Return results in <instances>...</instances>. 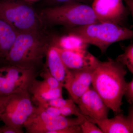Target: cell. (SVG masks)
I'll return each mask as SVG.
<instances>
[{"mask_svg": "<svg viewBox=\"0 0 133 133\" xmlns=\"http://www.w3.org/2000/svg\"><path fill=\"white\" fill-rule=\"evenodd\" d=\"M67 35L55 36L51 39V45L63 50H87L89 44L79 36L67 33Z\"/></svg>", "mask_w": 133, "mask_h": 133, "instance_id": "17", "label": "cell"}, {"mask_svg": "<svg viewBox=\"0 0 133 133\" xmlns=\"http://www.w3.org/2000/svg\"><path fill=\"white\" fill-rule=\"evenodd\" d=\"M76 104L74 103L59 108L61 115L66 117L72 115H75L77 117L84 116L78 106H77Z\"/></svg>", "mask_w": 133, "mask_h": 133, "instance_id": "20", "label": "cell"}, {"mask_svg": "<svg viewBox=\"0 0 133 133\" xmlns=\"http://www.w3.org/2000/svg\"><path fill=\"white\" fill-rule=\"evenodd\" d=\"M40 106L43 108L45 111L50 114L55 115V116H59L61 115L59 108L54 107L48 105H43Z\"/></svg>", "mask_w": 133, "mask_h": 133, "instance_id": "27", "label": "cell"}, {"mask_svg": "<svg viewBox=\"0 0 133 133\" xmlns=\"http://www.w3.org/2000/svg\"><path fill=\"white\" fill-rule=\"evenodd\" d=\"M56 48L69 70L94 68L99 61L87 50H70Z\"/></svg>", "mask_w": 133, "mask_h": 133, "instance_id": "12", "label": "cell"}, {"mask_svg": "<svg viewBox=\"0 0 133 133\" xmlns=\"http://www.w3.org/2000/svg\"><path fill=\"white\" fill-rule=\"evenodd\" d=\"M35 108L29 91L0 95V119L5 125L23 128Z\"/></svg>", "mask_w": 133, "mask_h": 133, "instance_id": "6", "label": "cell"}, {"mask_svg": "<svg viewBox=\"0 0 133 133\" xmlns=\"http://www.w3.org/2000/svg\"><path fill=\"white\" fill-rule=\"evenodd\" d=\"M92 1L93 0H50V1L56 5L72 2L81 3L89 5L90 3H92Z\"/></svg>", "mask_w": 133, "mask_h": 133, "instance_id": "26", "label": "cell"}, {"mask_svg": "<svg viewBox=\"0 0 133 133\" xmlns=\"http://www.w3.org/2000/svg\"><path fill=\"white\" fill-rule=\"evenodd\" d=\"M66 30L80 37L89 45L97 47L102 54L115 43L133 39V30L111 23H96L66 28Z\"/></svg>", "mask_w": 133, "mask_h": 133, "instance_id": "3", "label": "cell"}, {"mask_svg": "<svg viewBox=\"0 0 133 133\" xmlns=\"http://www.w3.org/2000/svg\"><path fill=\"white\" fill-rule=\"evenodd\" d=\"M127 117L133 128V106L129 108Z\"/></svg>", "mask_w": 133, "mask_h": 133, "instance_id": "29", "label": "cell"}, {"mask_svg": "<svg viewBox=\"0 0 133 133\" xmlns=\"http://www.w3.org/2000/svg\"><path fill=\"white\" fill-rule=\"evenodd\" d=\"M41 17L52 26L62 25L66 28L99 22L91 6L81 3H67L48 8L41 11Z\"/></svg>", "mask_w": 133, "mask_h": 133, "instance_id": "4", "label": "cell"}, {"mask_svg": "<svg viewBox=\"0 0 133 133\" xmlns=\"http://www.w3.org/2000/svg\"><path fill=\"white\" fill-rule=\"evenodd\" d=\"M75 103L71 99H64L63 97L57 98L50 100L45 104L39 105H48L54 107L60 108H61L66 106Z\"/></svg>", "mask_w": 133, "mask_h": 133, "instance_id": "22", "label": "cell"}, {"mask_svg": "<svg viewBox=\"0 0 133 133\" xmlns=\"http://www.w3.org/2000/svg\"><path fill=\"white\" fill-rule=\"evenodd\" d=\"M94 69H68L63 87L76 104L80 97L90 87Z\"/></svg>", "mask_w": 133, "mask_h": 133, "instance_id": "11", "label": "cell"}, {"mask_svg": "<svg viewBox=\"0 0 133 133\" xmlns=\"http://www.w3.org/2000/svg\"><path fill=\"white\" fill-rule=\"evenodd\" d=\"M44 32H20L8 54L4 59L5 65H11L39 72L44 64L45 58L51 45Z\"/></svg>", "mask_w": 133, "mask_h": 133, "instance_id": "2", "label": "cell"}, {"mask_svg": "<svg viewBox=\"0 0 133 133\" xmlns=\"http://www.w3.org/2000/svg\"><path fill=\"white\" fill-rule=\"evenodd\" d=\"M19 33L0 19V63L6 57Z\"/></svg>", "mask_w": 133, "mask_h": 133, "instance_id": "16", "label": "cell"}, {"mask_svg": "<svg viewBox=\"0 0 133 133\" xmlns=\"http://www.w3.org/2000/svg\"><path fill=\"white\" fill-rule=\"evenodd\" d=\"M124 95L128 102L133 106V79L131 82L127 83Z\"/></svg>", "mask_w": 133, "mask_h": 133, "instance_id": "23", "label": "cell"}, {"mask_svg": "<svg viewBox=\"0 0 133 133\" xmlns=\"http://www.w3.org/2000/svg\"><path fill=\"white\" fill-rule=\"evenodd\" d=\"M40 72V75L42 78L43 80H44L51 88H63V84L52 76L50 73L47 67L44 65Z\"/></svg>", "mask_w": 133, "mask_h": 133, "instance_id": "19", "label": "cell"}, {"mask_svg": "<svg viewBox=\"0 0 133 133\" xmlns=\"http://www.w3.org/2000/svg\"><path fill=\"white\" fill-rule=\"evenodd\" d=\"M0 19L18 32H43L40 15L29 4L20 0H0Z\"/></svg>", "mask_w": 133, "mask_h": 133, "instance_id": "5", "label": "cell"}, {"mask_svg": "<svg viewBox=\"0 0 133 133\" xmlns=\"http://www.w3.org/2000/svg\"><path fill=\"white\" fill-rule=\"evenodd\" d=\"M23 128H17L7 125L0 127V133H23Z\"/></svg>", "mask_w": 133, "mask_h": 133, "instance_id": "25", "label": "cell"}, {"mask_svg": "<svg viewBox=\"0 0 133 133\" xmlns=\"http://www.w3.org/2000/svg\"><path fill=\"white\" fill-rule=\"evenodd\" d=\"M125 3L128 9L131 13L133 18V0H123Z\"/></svg>", "mask_w": 133, "mask_h": 133, "instance_id": "28", "label": "cell"}, {"mask_svg": "<svg viewBox=\"0 0 133 133\" xmlns=\"http://www.w3.org/2000/svg\"><path fill=\"white\" fill-rule=\"evenodd\" d=\"M53 133H82V132L80 125H76L57 130Z\"/></svg>", "mask_w": 133, "mask_h": 133, "instance_id": "24", "label": "cell"}, {"mask_svg": "<svg viewBox=\"0 0 133 133\" xmlns=\"http://www.w3.org/2000/svg\"><path fill=\"white\" fill-rule=\"evenodd\" d=\"M32 101L37 105L45 104L48 101L57 98L63 97V87L51 88L44 80L36 79L33 81L29 90Z\"/></svg>", "mask_w": 133, "mask_h": 133, "instance_id": "13", "label": "cell"}, {"mask_svg": "<svg viewBox=\"0 0 133 133\" xmlns=\"http://www.w3.org/2000/svg\"><path fill=\"white\" fill-rule=\"evenodd\" d=\"M123 0H93L91 6L99 22H108L122 26L128 12Z\"/></svg>", "mask_w": 133, "mask_h": 133, "instance_id": "9", "label": "cell"}, {"mask_svg": "<svg viewBox=\"0 0 133 133\" xmlns=\"http://www.w3.org/2000/svg\"><path fill=\"white\" fill-rule=\"evenodd\" d=\"M45 59L44 66L51 75L64 85L68 69L62 61L56 48L51 45L46 54Z\"/></svg>", "mask_w": 133, "mask_h": 133, "instance_id": "15", "label": "cell"}, {"mask_svg": "<svg viewBox=\"0 0 133 133\" xmlns=\"http://www.w3.org/2000/svg\"><path fill=\"white\" fill-rule=\"evenodd\" d=\"M76 104L82 114L90 121L103 120L108 118L109 108L93 87H90Z\"/></svg>", "mask_w": 133, "mask_h": 133, "instance_id": "10", "label": "cell"}, {"mask_svg": "<svg viewBox=\"0 0 133 133\" xmlns=\"http://www.w3.org/2000/svg\"><path fill=\"white\" fill-rule=\"evenodd\" d=\"M85 118L84 116L74 118L62 115L55 116L37 105L24 123L23 128L28 133H53L67 127L80 125Z\"/></svg>", "mask_w": 133, "mask_h": 133, "instance_id": "7", "label": "cell"}, {"mask_svg": "<svg viewBox=\"0 0 133 133\" xmlns=\"http://www.w3.org/2000/svg\"><path fill=\"white\" fill-rule=\"evenodd\" d=\"M125 66L110 58L99 61L93 71L92 84L105 104L115 114L121 113L127 82Z\"/></svg>", "mask_w": 133, "mask_h": 133, "instance_id": "1", "label": "cell"}, {"mask_svg": "<svg viewBox=\"0 0 133 133\" xmlns=\"http://www.w3.org/2000/svg\"><path fill=\"white\" fill-rule=\"evenodd\" d=\"M96 124L104 133H133V128L127 116L116 114L112 118L90 121Z\"/></svg>", "mask_w": 133, "mask_h": 133, "instance_id": "14", "label": "cell"}, {"mask_svg": "<svg viewBox=\"0 0 133 133\" xmlns=\"http://www.w3.org/2000/svg\"><path fill=\"white\" fill-rule=\"evenodd\" d=\"M38 72L11 65L0 66V95L29 91Z\"/></svg>", "mask_w": 133, "mask_h": 133, "instance_id": "8", "label": "cell"}, {"mask_svg": "<svg viewBox=\"0 0 133 133\" xmlns=\"http://www.w3.org/2000/svg\"><path fill=\"white\" fill-rule=\"evenodd\" d=\"M116 60L126 66L133 74V42L131 41L125 48L124 52L119 55Z\"/></svg>", "mask_w": 133, "mask_h": 133, "instance_id": "18", "label": "cell"}, {"mask_svg": "<svg viewBox=\"0 0 133 133\" xmlns=\"http://www.w3.org/2000/svg\"><path fill=\"white\" fill-rule=\"evenodd\" d=\"M80 125L82 133H104L96 124L87 119L86 118Z\"/></svg>", "mask_w": 133, "mask_h": 133, "instance_id": "21", "label": "cell"}]
</instances>
